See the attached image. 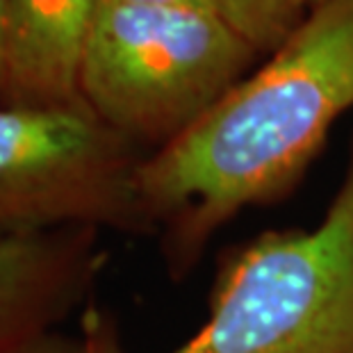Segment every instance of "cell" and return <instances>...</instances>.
Segmentation results:
<instances>
[{
	"mask_svg": "<svg viewBox=\"0 0 353 353\" xmlns=\"http://www.w3.org/2000/svg\"><path fill=\"white\" fill-rule=\"evenodd\" d=\"M353 108V0L305 21L185 134L144 157L137 192L176 274L242 210L285 196Z\"/></svg>",
	"mask_w": 353,
	"mask_h": 353,
	"instance_id": "obj_1",
	"label": "cell"
},
{
	"mask_svg": "<svg viewBox=\"0 0 353 353\" xmlns=\"http://www.w3.org/2000/svg\"><path fill=\"white\" fill-rule=\"evenodd\" d=\"M85 353H128L117 319L89 303ZM169 353H353V148L312 230H269L221 262L210 312Z\"/></svg>",
	"mask_w": 353,
	"mask_h": 353,
	"instance_id": "obj_2",
	"label": "cell"
},
{
	"mask_svg": "<svg viewBox=\"0 0 353 353\" xmlns=\"http://www.w3.org/2000/svg\"><path fill=\"white\" fill-rule=\"evenodd\" d=\"M258 57L212 10L101 0L80 94L123 137L160 151L249 76Z\"/></svg>",
	"mask_w": 353,
	"mask_h": 353,
	"instance_id": "obj_3",
	"label": "cell"
},
{
	"mask_svg": "<svg viewBox=\"0 0 353 353\" xmlns=\"http://www.w3.org/2000/svg\"><path fill=\"white\" fill-rule=\"evenodd\" d=\"M144 157L87 103H0V237L153 230L137 192Z\"/></svg>",
	"mask_w": 353,
	"mask_h": 353,
	"instance_id": "obj_4",
	"label": "cell"
},
{
	"mask_svg": "<svg viewBox=\"0 0 353 353\" xmlns=\"http://www.w3.org/2000/svg\"><path fill=\"white\" fill-rule=\"evenodd\" d=\"M101 265L96 228L0 237V353L52 333L87 296Z\"/></svg>",
	"mask_w": 353,
	"mask_h": 353,
	"instance_id": "obj_5",
	"label": "cell"
},
{
	"mask_svg": "<svg viewBox=\"0 0 353 353\" xmlns=\"http://www.w3.org/2000/svg\"><path fill=\"white\" fill-rule=\"evenodd\" d=\"M101 0H5L7 103L82 105L80 71Z\"/></svg>",
	"mask_w": 353,
	"mask_h": 353,
	"instance_id": "obj_6",
	"label": "cell"
},
{
	"mask_svg": "<svg viewBox=\"0 0 353 353\" xmlns=\"http://www.w3.org/2000/svg\"><path fill=\"white\" fill-rule=\"evenodd\" d=\"M216 12L260 55H272L310 14V0H214Z\"/></svg>",
	"mask_w": 353,
	"mask_h": 353,
	"instance_id": "obj_7",
	"label": "cell"
},
{
	"mask_svg": "<svg viewBox=\"0 0 353 353\" xmlns=\"http://www.w3.org/2000/svg\"><path fill=\"white\" fill-rule=\"evenodd\" d=\"M10 353H85V342L82 337H66L57 330L46 333L37 340L23 344V347L14 349Z\"/></svg>",
	"mask_w": 353,
	"mask_h": 353,
	"instance_id": "obj_8",
	"label": "cell"
},
{
	"mask_svg": "<svg viewBox=\"0 0 353 353\" xmlns=\"http://www.w3.org/2000/svg\"><path fill=\"white\" fill-rule=\"evenodd\" d=\"M119 3L160 5V7H194V10H212V12H216L214 0H119ZM216 14H219V12H216Z\"/></svg>",
	"mask_w": 353,
	"mask_h": 353,
	"instance_id": "obj_9",
	"label": "cell"
},
{
	"mask_svg": "<svg viewBox=\"0 0 353 353\" xmlns=\"http://www.w3.org/2000/svg\"><path fill=\"white\" fill-rule=\"evenodd\" d=\"M3 7H5V0H0V103H7V78H5V48H3Z\"/></svg>",
	"mask_w": 353,
	"mask_h": 353,
	"instance_id": "obj_10",
	"label": "cell"
},
{
	"mask_svg": "<svg viewBox=\"0 0 353 353\" xmlns=\"http://www.w3.org/2000/svg\"><path fill=\"white\" fill-rule=\"evenodd\" d=\"M328 3V0H310V7H319V5H324Z\"/></svg>",
	"mask_w": 353,
	"mask_h": 353,
	"instance_id": "obj_11",
	"label": "cell"
}]
</instances>
